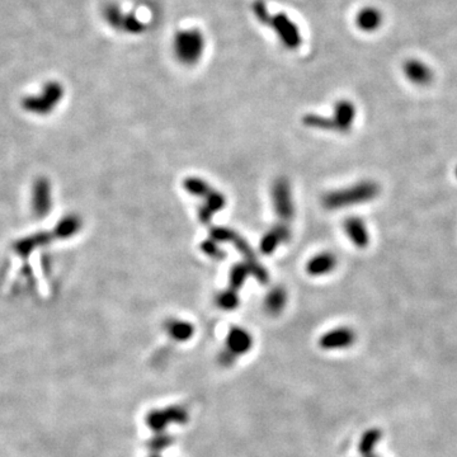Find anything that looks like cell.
I'll return each instance as SVG.
<instances>
[{
	"label": "cell",
	"mask_w": 457,
	"mask_h": 457,
	"mask_svg": "<svg viewBox=\"0 0 457 457\" xmlns=\"http://www.w3.org/2000/svg\"><path fill=\"white\" fill-rule=\"evenodd\" d=\"M272 201L278 217L286 224L294 217V204L291 196V188L285 178H279L272 187Z\"/></svg>",
	"instance_id": "5b68a950"
},
{
	"label": "cell",
	"mask_w": 457,
	"mask_h": 457,
	"mask_svg": "<svg viewBox=\"0 0 457 457\" xmlns=\"http://www.w3.org/2000/svg\"><path fill=\"white\" fill-rule=\"evenodd\" d=\"M184 188L187 189L191 195L202 197V198L213 189L209 186L207 182L196 178V177H191V178L184 180Z\"/></svg>",
	"instance_id": "d6986e66"
},
{
	"label": "cell",
	"mask_w": 457,
	"mask_h": 457,
	"mask_svg": "<svg viewBox=\"0 0 457 457\" xmlns=\"http://www.w3.org/2000/svg\"><path fill=\"white\" fill-rule=\"evenodd\" d=\"M356 116H357V109L351 100L341 99L335 103L333 116L330 118L319 114H309L302 117V123L310 129L337 131L341 134H346L351 130Z\"/></svg>",
	"instance_id": "7a4b0ae2"
},
{
	"label": "cell",
	"mask_w": 457,
	"mask_h": 457,
	"mask_svg": "<svg viewBox=\"0 0 457 457\" xmlns=\"http://www.w3.org/2000/svg\"><path fill=\"white\" fill-rule=\"evenodd\" d=\"M204 198V204L200 207L198 216H200V220L202 221L204 224H209L213 219V215L225 207L226 200L222 193L215 189H211Z\"/></svg>",
	"instance_id": "4fadbf2b"
},
{
	"label": "cell",
	"mask_w": 457,
	"mask_h": 457,
	"mask_svg": "<svg viewBox=\"0 0 457 457\" xmlns=\"http://www.w3.org/2000/svg\"><path fill=\"white\" fill-rule=\"evenodd\" d=\"M456 176H457V169H456Z\"/></svg>",
	"instance_id": "f1b7e54d"
},
{
	"label": "cell",
	"mask_w": 457,
	"mask_h": 457,
	"mask_svg": "<svg viewBox=\"0 0 457 457\" xmlns=\"http://www.w3.org/2000/svg\"><path fill=\"white\" fill-rule=\"evenodd\" d=\"M151 457H160V456H156H156H151Z\"/></svg>",
	"instance_id": "83f0119b"
},
{
	"label": "cell",
	"mask_w": 457,
	"mask_h": 457,
	"mask_svg": "<svg viewBox=\"0 0 457 457\" xmlns=\"http://www.w3.org/2000/svg\"><path fill=\"white\" fill-rule=\"evenodd\" d=\"M173 442V440L171 438V436L168 434H158L156 437H154L151 442H150V447L156 451H162V449H167L171 446V443Z\"/></svg>",
	"instance_id": "d4e9b609"
},
{
	"label": "cell",
	"mask_w": 457,
	"mask_h": 457,
	"mask_svg": "<svg viewBox=\"0 0 457 457\" xmlns=\"http://www.w3.org/2000/svg\"><path fill=\"white\" fill-rule=\"evenodd\" d=\"M290 237H291V230L286 222H281L273 226L270 231L266 233L264 237H262V253L270 255L277 249L278 245L287 243Z\"/></svg>",
	"instance_id": "9c48e42d"
},
{
	"label": "cell",
	"mask_w": 457,
	"mask_h": 457,
	"mask_svg": "<svg viewBox=\"0 0 457 457\" xmlns=\"http://www.w3.org/2000/svg\"><path fill=\"white\" fill-rule=\"evenodd\" d=\"M249 275H252V272L249 270V267L246 264H237L231 268L230 272V287L234 290H239L244 285L245 279L248 278Z\"/></svg>",
	"instance_id": "e0dca14e"
},
{
	"label": "cell",
	"mask_w": 457,
	"mask_h": 457,
	"mask_svg": "<svg viewBox=\"0 0 457 457\" xmlns=\"http://www.w3.org/2000/svg\"><path fill=\"white\" fill-rule=\"evenodd\" d=\"M253 347V337L242 327H234L230 329L226 338V350L234 356H242L251 351Z\"/></svg>",
	"instance_id": "ba28073f"
},
{
	"label": "cell",
	"mask_w": 457,
	"mask_h": 457,
	"mask_svg": "<svg viewBox=\"0 0 457 457\" xmlns=\"http://www.w3.org/2000/svg\"><path fill=\"white\" fill-rule=\"evenodd\" d=\"M121 30L125 31V32L138 34V33L144 32V31H145V25L140 21L138 17L130 13V14H125V16H123Z\"/></svg>",
	"instance_id": "44dd1931"
},
{
	"label": "cell",
	"mask_w": 457,
	"mask_h": 457,
	"mask_svg": "<svg viewBox=\"0 0 457 457\" xmlns=\"http://www.w3.org/2000/svg\"><path fill=\"white\" fill-rule=\"evenodd\" d=\"M147 423L153 431L162 433L165 431L168 425H171V421L167 416L165 409L164 410H153L147 414Z\"/></svg>",
	"instance_id": "2e32d148"
},
{
	"label": "cell",
	"mask_w": 457,
	"mask_h": 457,
	"mask_svg": "<svg viewBox=\"0 0 457 457\" xmlns=\"http://www.w3.org/2000/svg\"><path fill=\"white\" fill-rule=\"evenodd\" d=\"M268 25L276 33L278 40L286 49L296 50L300 47L302 43L301 32L291 17L287 16L286 13H277L272 16Z\"/></svg>",
	"instance_id": "277c9868"
},
{
	"label": "cell",
	"mask_w": 457,
	"mask_h": 457,
	"mask_svg": "<svg viewBox=\"0 0 457 457\" xmlns=\"http://www.w3.org/2000/svg\"><path fill=\"white\" fill-rule=\"evenodd\" d=\"M286 300H287V296H286V291L284 288H281V287L273 288L266 297V301H264L266 310L272 315H277L285 309Z\"/></svg>",
	"instance_id": "9a60e30c"
},
{
	"label": "cell",
	"mask_w": 457,
	"mask_h": 457,
	"mask_svg": "<svg viewBox=\"0 0 457 457\" xmlns=\"http://www.w3.org/2000/svg\"><path fill=\"white\" fill-rule=\"evenodd\" d=\"M216 302H217L219 308L224 309V310H235L237 305H239V296H237V290L230 287L226 291L220 293L219 296L216 297Z\"/></svg>",
	"instance_id": "ac0fdd59"
},
{
	"label": "cell",
	"mask_w": 457,
	"mask_h": 457,
	"mask_svg": "<svg viewBox=\"0 0 457 457\" xmlns=\"http://www.w3.org/2000/svg\"><path fill=\"white\" fill-rule=\"evenodd\" d=\"M380 195V186L374 180H362L350 187L328 192L323 197V206L328 210H341L375 200Z\"/></svg>",
	"instance_id": "6da1fadb"
},
{
	"label": "cell",
	"mask_w": 457,
	"mask_h": 457,
	"mask_svg": "<svg viewBox=\"0 0 457 457\" xmlns=\"http://www.w3.org/2000/svg\"><path fill=\"white\" fill-rule=\"evenodd\" d=\"M379 438H380V434L377 431H371L368 434H365V437L361 441V451L363 454H370L371 449H372V446L375 445L376 442L379 441Z\"/></svg>",
	"instance_id": "cb8c5ba5"
},
{
	"label": "cell",
	"mask_w": 457,
	"mask_h": 457,
	"mask_svg": "<svg viewBox=\"0 0 457 457\" xmlns=\"http://www.w3.org/2000/svg\"><path fill=\"white\" fill-rule=\"evenodd\" d=\"M206 49V39L198 28H183L176 32L171 42L173 55L184 66H193L200 63Z\"/></svg>",
	"instance_id": "3957f363"
},
{
	"label": "cell",
	"mask_w": 457,
	"mask_h": 457,
	"mask_svg": "<svg viewBox=\"0 0 457 457\" xmlns=\"http://www.w3.org/2000/svg\"><path fill=\"white\" fill-rule=\"evenodd\" d=\"M219 359H220L221 365H222V366H226V368H228V366H231V365L235 362V359H237V356H234L231 352H228V350H226V351L221 352Z\"/></svg>",
	"instance_id": "4316f807"
},
{
	"label": "cell",
	"mask_w": 457,
	"mask_h": 457,
	"mask_svg": "<svg viewBox=\"0 0 457 457\" xmlns=\"http://www.w3.org/2000/svg\"><path fill=\"white\" fill-rule=\"evenodd\" d=\"M165 330L177 342H187L195 334V327L186 320L171 319L165 323Z\"/></svg>",
	"instance_id": "5bb4252c"
},
{
	"label": "cell",
	"mask_w": 457,
	"mask_h": 457,
	"mask_svg": "<svg viewBox=\"0 0 457 457\" xmlns=\"http://www.w3.org/2000/svg\"><path fill=\"white\" fill-rule=\"evenodd\" d=\"M123 16L125 14H123V10L116 4H108L105 8V18H106L107 22L116 30H121Z\"/></svg>",
	"instance_id": "ffe728a7"
},
{
	"label": "cell",
	"mask_w": 457,
	"mask_h": 457,
	"mask_svg": "<svg viewBox=\"0 0 457 457\" xmlns=\"http://www.w3.org/2000/svg\"><path fill=\"white\" fill-rule=\"evenodd\" d=\"M344 231L354 246H357L359 249L368 246L370 235H368V225L362 219L359 217L347 219L344 221Z\"/></svg>",
	"instance_id": "8fae6325"
},
{
	"label": "cell",
	"mask_w": 457,
	"mask_h": 457,
	"mask_svg": "<svg viewBox=\"0 0 457 457\" xmlns=\"http://www.w3.org/2000/svg\"><path fill=\"white\" fill-rule=\"evenodd\" d=\"M252 10H253L254 17L258 19V22H261L262 25H270L272 14L270 13L267 4L263 0H255L252 4Z\"/></svg>",
	"instance_id": "7402d4cb"
},
{
	"label": "cell",
	"mask_w": 457,
	"mask_h": 457,
	"mask_svg": "<svg viewBox=\"0 0 457 457\" xmlns=\"http://www.w3.org/2000/svg\"><path fill=\"white\" fill-rule=\"evenodd\" d=\"M356 341V335L351 328H335L320 337L319 346L326 351L344 350L351 347Z\"/></svg>",
	"instance_id": "8992f818"
},
{
	"label": "cell",
	"mask_w": 457,
	"mask_h": 457,
	"mask_svg": "<svg viewBox=\"0 0 457 457\" xmlns=\"http://www.w3.org/2000/svg\"><path fill=\"white\" fill-rule=\"evenodd\" d=\"M403 73L407 76L409 82L419 87L431 84L434 76L431 66L419 59L405 60V63L403 64Z\"/></svg>",
	"instance_id": "52a82bcc"
},
{
	"label": "cell",
	"mask_w": 457,
	"mask_h": 457,
	"mask_svg": "<svg viewBox=\"0 0 457 457\" xmlns=\"http://www.w3.org/2000/svg\"><path fill=\"white\" fill-rule=\"evenodd\" d=\"M384 23L383 12L376 7L368 6L359 9L356 14V25L362 32H376Z\"/></svg>",
	"instance_id": "30bf717a"
},
{
	"label": "cell",
	"mask_w": 457,
	"mask_h": 457,
	"mask_svg": "<svg viewBox=\"0 0 457 457\" xmlns=\"http://www.w3.org/2000/svg\"><path fill=\"white\" fill-rule=\"evenodd\" d=\"M335 267H337V257L334 254L323 252L318 255H314L310 261L308 262L306 272L312 277H320L333 272Z\"/></svg>",
	"instance_id": "7c38bea8"
},
{
	"label": "cell",
	"mask_w": 457,
	"mask_h": 457,
	"mask_svg": "<svg viewBox=\"0 0 457 457\" xmlns=\"http://www.w3.org/2000/svg\"><path fill=\"white\" fill-rule=\"evenodd\" d=\"M165 412H167V416L169 418L171 423L182 425L188 421L187 410L183 407H171V408L165 409Z\"/></svg>",
	"instance_id": "603a6c76"
},
{
	"label": "cell",
	"mask_w": 457,
	"mask_h": 457,
	"mask_svg": "<svg viewBox=\"0 0 457 457\" xmlns=\"http://www.w3.org/2000/svg\"><path fill=\"white\" fill-rule=\"evenodd\" d=\"M202 251L213 258H222V252L219 249V244L213 239L206 240L204 243H202Z\"/></svg>",
	"instance_id": "484cf974"
}]
</instances>
